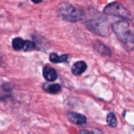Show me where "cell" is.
<instances>
[{"instance_id":"1","label":"cell","mask_w":134,"mask_h":134,"mask_svg":"<svg viewBox=\"0 0 134 134\" xmlns=\"http://www.w3.org/2000/svg\"><path fill=\"white\" fill-rule=\"evenodd\" d=\"M113 30L118 40L128 51L134 49V35L131 32L129 23L120 20L113 24Z\"/></svg>"},{"instance_id":"2","label":"cell","mask_w":134,"mask_h":134,"mask_svg":"<svg viewBox=\"0 0 134 134\" xmlns=\"http://www.w3.org/2000/svg\"><path fill=\"white\" fill-rule=\"evenodd\" d=\"M57 13L63 20L70 23L80 21L86 19V14L68 2H63L57 7Z\"/></svg>"},{"instance_id":"3","label":"cell","mask_w":134,"mask_h":134,"mask_svg":"<svg viewBox=\"0 0 134 134\" xmlns=\"http://www.w3.org/2000/svg\"><path fill=\"white\" fill-rule=\"evenodd\" d=\"M103 12L107 15L117 16L124 20H131L133 19V15L130 11L118 2L109 3L105 7Z\"/></svg>"},{"instance_id":"4","label":"cell","mask_w":134,"mask_h":134,"mask_svg":"<svg viewBox=\"0 0 134 134\" xmlns=\"http://www.w3.org/2000/svg\"><path fill=\"white\" fill-rule=\"evenodd\" d=\"M86 26L90 31L100 36H106L108 34L109 26L106 20H104V19L96 18L89 21L87 20L86 23Z\"/></svg>"},{"instance_id":"5","label":"cell","mask_w":134,"mask_h":134,"mask_svg":"<svg viewBox=\"0 0 134 134\" xmlns=\"http://www.w3.org/2000/svg\"><path fill=\"white\" fill-rule=\"evenodd\" d=\"M67 118L70 122L76 125L82 126L87 123V118L86 116L76 112H69L67 113Z\"/></svg>"},{"instance_id":"6","label":"cell","mask_w":134,"mask_h":134,"mask_svg":"<svg viewBox=\"0 0 134 134\" xmlns=\"http://www.w3.org/2000/svg\"><path fill=\"white\" fill-rule=\"evenodd\" d=\"M87 64L84 61L80 60V61H77L73 64L71 71L74 75L79 76L83 74L87 70Z\"/></svg>"},{"instance_id":"7","label":"cell","mask_w":134,"mask_h":134,"mask_svg":"<svg viewBox=\"0 0 134 134\" xmlns=\"http://www.w3.org/2000/svg\"><path fill=\"white\" fill-rule=\"evenodd\" d=\"M43 76L48 82H54L57 78V73L52 67L46 66L43 70Z\"/></svg>"},{"instance_id":"8","label":"cell","mask_w":134,"mask_h":134,"mask_svg":"<svg viewBox=\"0 0 134 134\" xmlns=\"http://www.w3.org/2000/svg\"><path fill=\"white\" fill-rule=\"evenodd\" d=\"M69 55H67V54H64V55L59 56L57 54L53 53L50 54L49 59V60L52 63L59 64V63H63L67 62L68 61V59H69Z\"/></svg>"},{"instance_id":"9","label":"cell","mask_w":134,"mask_h":134,"mask_svg":"<svg viewBox=\"0 0 134 134\" xmlns=\"http://www.w3.org/2000/svg\"><path fill=\"white\" fill-rule=\"evenodd\" d=\"M107 122L108 125L111 127H116L118 125V120L116 116L113 113H110L107 116Z\"/></svg>"},{"instance_id":"10","label":"cell","mask_w":134,"mask_h":134,"mask_svg":"<svg viewBox=\"0 0 134 134\" xmlns=\"http://www.w3.org/2000/svg\"><path fill=\"white\" fill-rule=\"evenodd\" d=\"M24 41L20 38H15L12 41L13 48L15 51H20L23 49Z\"/></svg>"},{"instance_id":"11","label":"cell","mask_w":134,"mask_h":134,"mask_svg":"<svg viewBox=\"0 0 134 134\" xmlns=\"http://www.w3.org/2000/svg\"><path fill=\"white\" fill-rule=\"evenodd\" d=\"M61 90V86L59 83H53L49 85L45 89V91L50 94H57Z\"/></svg>"},{"instance_id":"12","label":"cell","mask_w":134,"mask_h":134,"mask_svg":"<svg viewBox=\"0 0 134 134\" xmlns=\"http://www.w3.org/2000/svg\"><path fill=\"white\" fill-rule=\"evenodd\" d=\"M94 47H95V49L98 51V52L102 53L103 55H109L110 54V50H109L105 45L100 43V42H97V43L95 45Z\"/></svg>"},{"instance_id":"13","label":"cell","mask_w":134,"mask_h":134,"mask_svg":"<svg viewBox=\"0 0 134 134\" xmlns=\"http://www.w3.org/2000/svg\"><path fill=\"white\" fill-rule=\"evenodd\" d=\"M36 49V43L29 40L24 41L23 49L24 51H32Z\"/></svg>"},{"instance_id":"14","label":"cell","mask_w":134,"mask_h":134,"mask_svg":"<svg viewBox=\"0 0 134 134\" xmlns=\"http://www.w3.org/2000/svg\"><path fill=\"white\" fill-rule=\"evenodd\" d=\"M79 134H92V133H91L90 131H87V130H80V131Z\"/></svg>"},{"instance_id":"15","label":"cell","mask_w":134,"mask_h":134,"mask_svg":"<svg viewBox=\"0 0 134 134\" xmlns=\"http://www.w3.org/2000/svg\"><path fill=\"white\" fill-rule=\"evenodd\" d=\"M43 0H32V2L34 3H36V4H38V3H40L43 2Z\"/></svg>"}]
</instances>
